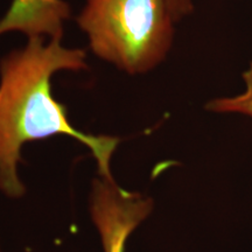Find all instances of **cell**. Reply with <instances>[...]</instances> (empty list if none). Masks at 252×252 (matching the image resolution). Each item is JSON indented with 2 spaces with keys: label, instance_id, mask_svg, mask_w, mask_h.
<instances>
[{
  "label": "cell",
  "instance_id": "obj_1",
  "mask_svg": "<svg viewBox=\"0 0 252 252\" xmlns=\"http://www.w3.org/2000/svg\"><path fill=\"white\" fill-rule=\"evenodd\" d=\"M61 37L45 45L41 36L30 37L26 48L0 62V190L21 197L25 186L18 174L21 149L30 141L69 135L91 151L102 178L112 179L110 161L119 139L83 133L69 122L67 109L52 94L54 72L87 68L86 52L67 49Z\"/></svg>",
  "mask_w": 252,
  "mask_h": 252
},
{
  "label": "cell",
  "instance_id": "obj_2",
  "mask_svg": "<svg viewBox=\"0 0 252 252\" xmlns=\"http://www.w3.org/2000/svg\"><path fill=\"white\" fill-rule=\"evenodd\" d=\"M167 0H88L78 24L93 52L128 74H143L166 58L174 36Z\"/></svg>",
  "mask_w": 252,
  "mask_h": 252
},
{
  "label": "cell",
  "instance_id": "obj_3",
  "mask_svg": "<svg viewBox=\"0 0 252 252\" xmlns=\"http://www.w3.org/2000/svg\"><path fill=\"white\" fill-rule=\"evenodd\" d=\"M152 209L151 198L125 190L113 179L100 176L93 182L90 213L104 252H124L128 236Z\"/></svg>",
  "mask_w": 252,
  "mask_h": 252
},
{
  "label": "cell",
  "instance_id": "obj_4",
  "mask_svg": "<svg viewBox=\"0 0 252 252\" xmlns=\"http://www.w3.org/2000/svg\"><path fill=\"white\" fill-rule=\"evenodd\" d=\"M69 18V6L62 0H13L0 20V34L20 31L30 37L63 35V21Z\"/></svg>",
  "mask_w": 252,
  "mask_h": 252
},
{
  "label": "cell",
  "instance_id": "obj_5",
  "mask_svg": "<svg viewBox=\"0 0 252 252\" xmlns=\"http://www.w3.org/2000/svg\"><path fill=\"white\" fill-rule=\"evenodd\" d=\"M244 90L230 97H222L208 102L206 109L216 113H238L252 118V62L242 74Z\"/></svg>",
  "mask_w": 252,
  "mask_h": 252
},
{
  "label": "cell",
  "instance_id": "obj_6",
  "mask_svg": "<svg viewBox=\"0 0 252 252\" xmlns=\"http://www.w3.org/2000/svg\"><path fill=\"white\" fill-rule=\"evenodd\" d=\"M167 4L174 21L191 13L194 8L191 0H167Z\"/></svg>",
  "mask_w": 252,
  "mask_h": 252
}]
</instances>
